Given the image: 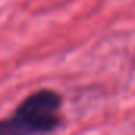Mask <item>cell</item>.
<instances>
[{
  "instance_id": "obj_1",
  "label": "cell",
  "mask_w": 135,
  "mask_h": 135,
  "mask_svg": "<svg viewBox=\"0 0 135 135\" xmlns=\"http://www.w3.org/2000/svg\"><path fill=\"white\" fill-rule=\"evenodd\" d=\"M43 132H46L45 127L19 108L13 118L0 121V135H35Z\"/></svg>"
}]
</instances>
